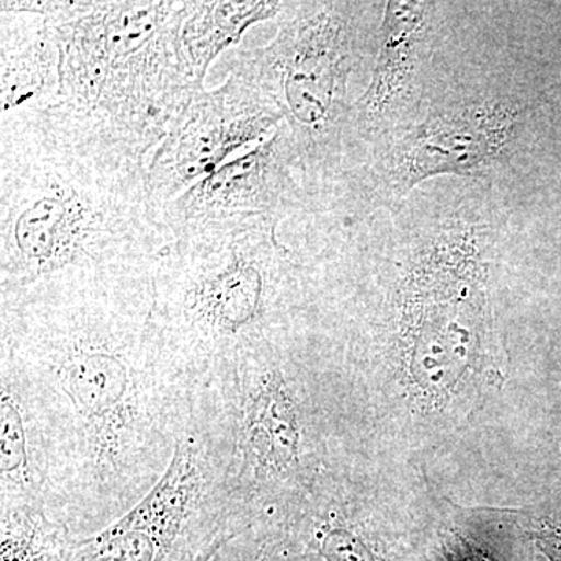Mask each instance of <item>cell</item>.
Segmentation results:
<instances>
[{"label":"cell","instance_id":"ba28073f","mask_svg":"<svg viewBox=\"0 0 561 561\" xmlns=\"http://www.w3.org/2000/svg\"><path fill=\"white\" fill-rule=\"evenodd\" d=\"M60 49L54 25L16 0L0 2V124L39 119L57 102Z\"/></svg>","mask_w":561,"mask_h":561},{"label":"cell","instance_id":"8fae6325","mask_svg":"<svg viewBox=\"0 0 561 561\" xmlns=\"http://www.w3.org/2000/svg\"><path fill=\"white\" fill-rule=\"evenodd\" d=\"M497 146V133L489 122L461 117L424 135L412 150L409 169L413 181L437 172H461L481 164Z\"/></svg>","mask_w":561,"mask_h":561},{"label":"cell","instance_id":"5bb4252c","mask_svg":"<svg viewBox=\"0 0 561 561\" xmlns=\"http://www.w3.org/2000/svg\"><path fill=\"white\" fill-rule=\"evenodd\" d=\"M264 540L257 534H243L206 551L191 552L175 561H247Z\"/></svg>","mask_w":561,"mask_h":561},{"label":"cell","instance_id":"6da1fadb","mask_svg":"<svg viewBox=\"0 0 561 561\" xmlns=\"http://www.w3.org/2000/svg\"><path fill=\"white\" fill-rule=\"evenodd\" d=\"M151 279L0 306V362L46 453V511L76 538L117 522L171 467L192 387L153 321Z\"/></svg>","mask_w":561,"mask_h":561},{"label":"cell","instance_id":"30bf717a","mask_svg":"<svg viewBox=\"0 0 561 561\" xmlns=\"http://www.w3.org/2000/svg\"><path fill=\"white\" fill-rule=\"evenodd\" d=\"M286 3L260 0H187L180 41L192 77L203 84L210 62L257 22L278 16Z\"/></svg>","mask_w":561,"mask_h":561},{"label":"cell","instance_id":"3957f363","mask_svg":"<svg viewBox=\"0 0 561 561\" xmlns=\"http://www.w3.org/2000/svg\"><path fill=\"white\" fill-rule=\"evenodd\" d=\"M186 13L187 0L68 2L51 22L60 90L39 119L62 138L147 171L203 90L181 50Z\"/></svg>","mask_w":561,"mask_h":561},{"label":"cell","instance_id":"9c48e42d","mask_svg":"<svg viewBox=\"0 0 561 561\" xmlns=\"http://www.w3.org/2000/svg\"><path fill=\"white\" fill-rule=\"evenodd\" d=\"M46 453L16 375L0 362V512L46 507Z\"/></svg>","mask_w":561,"mask_h":561},{"label":"cell","instance_id":"277c9868","mask_svg":"<svg viewBox=\"0 0 561 561\" xmlns=\"http://www.w3.org/2000/svg\"><path fill=\"white\" fill-rule=\"evenodd\" d=\"M276 221L179 236L154 265L151 321L192 389L276 341L286 251Z\"/></svg>","mask_w":561,"mask_h":561},{"label":"cell","instance_id":"52a82bcc","mask_svg":"<svg viewBox=\"0 0 561 561\" xmlns=\"http://www.w3.org/2000/svg\"><path fill=\"white\" fill-rule=\"evenodd\" d=\"M287 187L286 139L276 130L165 205L160 219L172 238L276 221Z\"/></svg>","mask_w":561,"mask_h":561},{"label":"cell","instance_id":"5b68a950","mask_svg":"<svg viewBox=\"0 0 561 561\" xmlns=\"http://www.w3.org/2000/svg\"><path fill=\"white\" fill-rule=\"evenodd\" d=\"M283 117L250 51H241L227 80L198 91L154 151L147 192L158 216L195 183L271 138Z\"/></svg>","mask_w":561,"mask_h":561},{"label":"cell","instance_id":"7a4b0ae2","mask_svg":"<svg viewBox=\"0 0 561 561\" xmlns=\"http://www.w3.org/2000/svg\"><path fill=\"white\" fill-rule=\"evenodd\" d=\"M172 239L147 171L41 119L0 124V306L151 279Z\"/></svg>","mask_w":561,"mask_h":561},{"label":"cell","instance_id":"7c38bea8","mask_svg":"<svg viewBox=\"0 0 561 561\" xmlns=\"http://www.w3.org/2000/svg\"><path fill=\"white\" fill-rule=\"evenodd\" d=\"M73 540L46 507L0 512V561H60Z\"/></svg>","mask_w":561,"mask_h":561},{"label":"cell","instance_id":"8992f818","mask_svg":"<svg viewBox=\"0 0 561 561\" xmlns=\"http://www.w3.org/2000/svg\"><path fill=\"white\" fill-rule=\"evenodd\" d=\"M234 537L217 511L208 465L187 430L161 482L117 522L76 538L60 561H175Z\"/></svg>","mask_w":561,"mask_h":561},{"label":"cell","instance_id":"4fadbf2b","mask_svg":"<svg viewBox=\"0 0 561 561\" xmlns=\"http://www.w3.org/2000/svg\"><path fill=\"white\" fill-rule=\"evenodd\" d=\"M319 560L291 531L267 535L247 561H313Z\"/></svg>","mask_w":561,"mask_h":561}]
</instances>
